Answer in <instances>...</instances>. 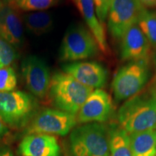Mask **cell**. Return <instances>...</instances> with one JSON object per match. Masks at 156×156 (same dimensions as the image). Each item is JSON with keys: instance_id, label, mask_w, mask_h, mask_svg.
Wrapping results in <instances>:
<instances>
[{"instance_id": "1", "label": "cell", "mask_w": 156, "mask_h": 156, "mask_svg": "<svg viewBox=\"0 0 156 156\" xmlns=\"http://www.w3.org/2000/svg\"><path fill=\"white\" fill-rule=\"evenodd\" d=\"M117 121L128 133L156 129V84L151 81L126 100L117 112Z\"/></svg>"}, {"instance_id": "2", "label": "cell", "mask_w": 156, "mask_h": 156, "mask_svg": "<svg viewBox=\"0 0 156 156\" xmlns=\"http://www.w3.org/2000/svg\"><path fill=\"white\" fill-rule=\"evenodd\" d=\"M93 90L73 76L57 72L51 76L47 96L56 109L77 115Z\"/></svg>"}, {"instance_id": "3", "label": "cell", "mask_w": 156, "mask_h": 156, "mask_svg": "<svg viewBox=\"0 0 156 156\" xmlns=\"http://www.w3.org/2000/svg\"><path fill=\"white\" fill-rule=\"evenodd\" d=\"M110 126L105 123H88L70 132L69 150L73 156H109Z\"/></svg>"}, {"instance_id": "4", "label": "cell", "mask_w": 156, "mask_h": 156, "mask_svg": "<svg viewBox=\"0 0 156 156\" xmlns=\"http://www.w3.org/2000/svg\"><path fill=\"white\" fill-rule=\"evenodd\" d=\"M39 112L34 95L20 90L0 92V117L8 127H26Z\"/></svg>"}, {"instance_id": "5", "label": "cell", "mask_w": 156, "mask_h": 156, "mask_svg": "<svg viewBox=\"0 0 156 156\" xmlns=\"http://www.w3.org/2000/svg\"><path fill=\"white\" fill-rule=\"evenodd\" d=\"M95 39L83 25H74L66 31L59 49L62 62H78L94 57L99 51Z\"/></svg>"}, {"instance_id": "6", "label": "cell", "mask_w": 156, "mask_h": 156, "mask_svg": "<svg viewBox=\"0 0 156 156\" xmlns=\"http://www.w3.org/2000/svg\"><path fill=\"white\" fill-rule=\"evenodd\" d=\"M150 78V63L131 62L118 70L112 83L116 101H126L145 87Z\"/></svg>"}, {"instance_id": "7", "label": "cell", "mask_w": 156, "mask_h": 156, "mask_svg": "<svg viewBox=\"0 0 156 156\" xmlns=\"http://www.w3.org/2000/svg\"><path fill=\"white\" fill-rule=\"evenodd\" d=\"M77 124L75 114L58 109L45 108L39 111L25 129V135L45 134L50 135L65 136Z\"/></svg>"}, {"instance_id": "8", "label": "cell", "mask_w": 156, "mask_h": 156, "mask_svg": "<svg viewBox=\"0 0 156 156\" xmlns=\"http://www.w3.org/2000/svg\"><path fill=\"white\" fill-rule=\"evenodd\" d=\"M145 9L140 0H112L107 17L111 36L116 40H121L129 29L137 24Z\"/></svg>"}, {"instance_id": "9", "label": "cell", "mask_w": 156, "mask_h": 156, "mask_svg": "<svg viewBox=\"0 0 156 156\" xmlns=\"http://www.w3.org/2000/svg\"><path fill=\"white\" fill-rule=\"evenodd\" d=\"M21 74L25 87L31 95L39 99L47 96L51 76L43 58L36 55L26 56L21 63Z\"/></svg>"}, {"instance_id": "10", "label": "cell", "mask_w": 156, "mask_h": 156, "mask_svg": "<svg viewBox=\"0 0 156 156\" xmlns=\"http://www.w3.org/2000/svg\"><path fill=\"white\" fill-rule=\"evenodd\" d=\"M114 103L107 92L95 89L89 95L76 115L77 124L105 123L114 114Z\"/></svg>"}, {"instance_id": "11", "label": "cell", "mask_w": 156, "mask_h": 156, "mask_svg": "<svg viewBox=\"0 0 156 156\" xmlns=\"http://www.w3.org/2000/svg\"><path fill=\"white\" fill-rule=\"evenodd\" d=\"M120 41V57L122 60L150 63L152 47L137 25L129 29Z\"/></svg>"}, {"instance_id": "12", "label": "cell", "mask_w": 156, "mask_h": 156, "mask_svg": "<svg viewBox=\"0 0 156 156\" xmlns=\"http://www.w3.org/2000/svg\"><path fill=\"white\" fill-rule=\"evenodd\" d=\"M62 70L80 83L93 89L103 87L108 80L106 68L95 62H71L62 66Z\"/></svg>"}, {"instance_id": "13", "label": "cell", "mask_w": 156, "mask_h": 156, "mask_svg": "<svg viewBox=\"0 0 156 156\" xmlns=\"http://www.w3.org/2000/svg\"><path fill=\"white\" fill-rule=\"evenodd\" d=\"M17 153L20 156H61V148L55 136L32 134L21 140Z\"/></svg>"}, {"instance_id": "14", "label": "cell", "mask_w": 156, "mask_h": 156, "mask_svg": "<svg viewBox=\"0 0 156 156\" xmlns=\"http://www.w3.org/2000/svg\"><path fill=\"white\" fill-rule=\"evenodd\" d=\"M0 38L15 48L20 47L24 40L22 19L16 9L8 5L0 8Z\"/></svg>"}, {"instance_id": "15", "label": "cell", "mask_w": 156, "mask_h": 156, "mask_svg": "<svg viewBox=\"0 0 156 156\" xmlns=\"http://www.w3.org/2000/svg\"><path fill=\"white\" fill-rule=\"evenodd\" d=\"M81 15L87 28L96 41L99 49L103 54H108L109 48L106 33L102 23L100 22L95 12L93 0H72Z\"/></svg>"}, {"instance_id": "16", "label": "cell", "mask_w": 156, "mask_h": 156, "mask_svg": "<svg viewBox=\"0 0 156 156\" xmlns=\"http://www.w3.org/2000/svg\"><path fill=\"white\" fill-rule=\"evenodd\" d=\"M132 156H156V129L129 134Z\"/></svg>"}, {"instance_id": "17", "label": "cell", "mask_w": 156, "mask_h": 156, "mask_svg": "<svg viewBox=\"0 0 156 156\" xmlns=\"http://www.w3.org/2000/svg\"><path fill=\"white\" fill-rule=\"evenodd\" d=\"M109 126V156H132L129 133L118 124L112 123Z\"/></svg>"}, {"instance_id": "18", "label": "cell", "mask_w": 156, "mask_h": 156, "mask_svg": "<svg viewBox=\"0 0 156 156\" xmlns=\"http://www.w3.org/2000/svg\"><path fill=\"white\" fill-rule=\"evenodd\" d=\"M23 22L27 30L36 36H43L51 30L54 20L50 13L45 11L31 12L23 16Z\"/></svg>"}, {"instance_id": "19", "label": "cell", "mask_w": 156, "mask_h": 156, "mask_svg": "<svg viewBox=\"0 0 156 156\" xmlns=\"http://www.w3.org/2000/svg\"><path fill=\"white\" fill-rule=\"evenodd\" d=\"M138 27L151 44L156 51V12L148 11L147 9L142 12L137 21Z\"/></svg>"}, {"instance_id": "20", "label": "cell", "mask_w": 156, "mask_h": 156, "mask_svg": "<svg viewBox=\"0 0 156 156\" xmlns=\"http://www.w3.org/2000/svg\"><path fill=\"white\" fill-rule=\"evenodd\" d=\"M58 0H15L17 7L25 12L44 11L54 7Z\"/></svg>"}, {"instance_id": "21", "label": "cell", "mask_w": 156, "mask_h": 156, "mask_svg": "<svg viewBox=\"0 0 156 156\" xmlns=\"http://www.w3.org/2000/svg\"><path fill=\"white\" fill-rule=\"evenodd\" d=\"M17 85V75L12 67L0 68V92H10L15 90Z\"/></svg>"}, {"instance_id": "22", "label": "cell", "mask_w": 156, "mask_h": 156, "mask_svg": "<svg viewBox=\"0 0 156 156\" xmlns=\"http://www.w3.org/2000/svg\"><path fill=\"white\" fill-rule=\"evenodd\" d=\"M17 57L15 48L0 38V64L4 67H8L15 62Z\"/></svg>"}, {"instance_id": "23", "label": "cell", "mask_w": 156, "mask_h": 156, "mask_svg": "<svg viewBox=\"0 0 156 156\" xmlns=\"http://www.w3.org/2000/svg\"><path fill=\"white\" fill-rule=\"evenodd\" d=\"M93 1L95 5L97 16L100 22L103 24L108 17L112 0H93Z\"/></svg>"}, {"instance_id": "24", "label": "cell", "mask_w": 156, "mask_h": 156, "mask_svg": "<svg viewBox=\"0 0 156 156\" xmlns=\"http://www.w3.org/2000/svg\"><path fill=\"white\" fill-rule=\"evenodd\" d=\"M9 133V127L0 117V140Z\"/></svg>"}, {"instance_id": "25", "label": "cell", "mask_w": 156, "mask_h": 156, "mask_svg": "<svg viewBox=\"0 0 156 156\" xmlns=\"http://www.w3.org/2000/svg\"><path fill=\"white\" fill-rule=\"evenodd\" d=\"M0 156H15L11 148L8 146H0Z\"/></svg>"}, {"instance_id": "26", "label": "cell", "mask_w": 156, "mask_h": 156, "mask_svg": "<svg viewBox=\"0 0 156 156\" xmlns=\"http://www.w3.org/2000/svg\"><path fill=\"white\" fill-rule=\"evenodd\" d=\"M141 3L145 6V7H156V0H140Z\"/></svg>"}, {"instance_id": "27", "label": "cell", "mask_w": 156, "mask_h": 156, "mask_svg": "<svg viewBox=\"0 0 156 156\" xmlns=\"http://www.w3.org/2000/svg\"><path fill=\"white\" fill-rule=\"evenodd\" d=\"M153 62H154V69H155V73H154V76L152 78L151 80L156 84V54L155 55V56H154Z\"/></svg>"}, {"instance_id": "28", "label": "cell", "mask_w": 156, "mask_h": 156, "mask_svg": "<svg viewBox=\"0 0 156 156\" xmlns=\"http://www.w3.org/2000/svg\"><path fill=\"white\" fill-rule=\"evenodd\" d=\"M2 2H1V0H0V8H1L2 7Z\"/></svg>"}, {"instance_id": "29", "label": "cell", "mask_w": 156, "mask_h": 156, "mask_svg": "<svg viewBox=\"0 0 156 156\" xmlns=\"http://www.w3.org/2000/svg\"><path fill=\"white\" fill-rule=\"evenodd\" d=\"M4 1H5V2H10V1H12V0H4Z\"/></svg>"}, {"instance_id": "30", "label": "cell", "mask_w": 156, "mask_h": 156, "mask_svg": "<svg viewBox=\"0 0 156 156\" xmlns=\"http://www.w3.org/2000/svg\"><path fill=\"white\" fill-rule=\"evenodd\" d=\"M4 67V66H3V65H2V64H0V68H2V67Z\"/></svg>"}]
</instances>
